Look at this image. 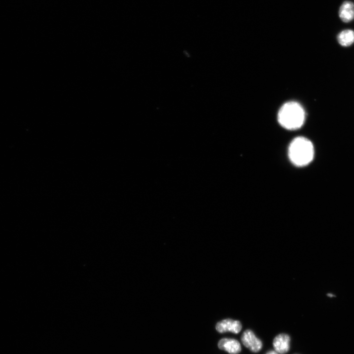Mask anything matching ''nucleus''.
I'll return each mask as SVG.
<instances>
[{
    "mask_svg": "<svg viewBox=\"0 0 354 354\" xmlns=\"http://www.w3.org/2000/svg\"><path fill=\"white\" fill-rule=\"evenodd\" d=\"M339 15L342 21L349 22L354 19V4L351 2H344L340 8Z\"/></svg>",
    "mask_w": 354,
    "mask_h": 354,
    "instance_id": "0eeeda50",
    "label": "nucleus"
},
{
    "mask_svg": "<svg viewBox=\"0 0 354 354\" xmlns=\"http://www.w3.org/2000/svg\"><path fill=\"white\" fill-rule=\"evenodd\" d=\"M241 341L245 347L253 353L259 352L263 347L262 341L257 337L251 330H246L243 333Z\"/></svg>",
    "mask_w": 354,
    "mask_h": 354,
    "instance_id": "7ed1b4c3",
    "label": "nucleus"
},
{
    "mask_svg": "<svg viewBox=\"0 0 354 354\" xmlns=\"http://www.w3.org/2000/svg\"><path fill=\"white\" fill-rule=\"evenodd\" d=\"M278 121L283 128L296 130L301 128L306 119V113L302 106L296 102H289L280 109Z\"/></svg>",
    "mask_w": 354,
    "mask_h": 354,
    "instance_id": "f257e3e1",
    "label": "nucleus"
},
{
    "mask_svg": "<svg viewBox=\"0 0 354 354\" xmlns=\"http://www.w3.org/2000/svg\"><path fill=\"white\" fill-rule=\"evenodd\" d=\"M219 348L230 354H238L241 351L240 343L233 338H223L218 343Z\"/></svg>",
    "mask_w": 354,
    "mask_h": 354,
    "instance_id": "423d86ee",
    "label": "nucleus"
},
{
    "mask_svg": "<svg viewBox=\"0 0 354 354\" xmlns=\"http://www.w3.org/2000/svg\"><path fill=\"white\" fill-rule=\"evenodd\" d=\"M266 354H279L277 352H276L275 351H270L268 352H267Z\"/></svg>",
    "mask_w": 354,
    "mask_h": 354,
    "instance_id": "1a4fd4ad",
    "label": "nucleus"
},
{
    "mask_svg": "<svg viewBox=\"0 0 354 354\" xmlns=\"http://www.w3.org/2000/svg\"><path fill=\"white\" fill-rule=\"evenodd\" d=\"M289 157L294 165L298 167L306 166L313 161L314 157L313 145L305 137H297L289 146Z\"/></svg>",
    "mask_w": 354,
    "mask_h": 354,
    "instance_id": "f03ea898",
    "label": "nucleus"
},
{
    "mask_svg": "<svg viewBox=\"0 0 354 354\" xmlns=\"http://www.w3.org/2000/svg\"><path fill=\"white\" fill-rule=\"evenodd\" d=\"M291 338L286 334H280L275 337L273 340V346L278 354H286L290 348Z\"/></svg>",
    "mask_w": 354,
    "mask_h": 354,
    "instance_id": "39448f33",
    "label": "nucleus"
},
{
    "mask_svg": "<svg viewBox=\"0 0 354 354\" xmlns=\"http://www.w3.org/2000/svg\"><path fill=\"white\" fill-rule=\"evenodd\" d=\"M216 330L220 333L231 332L239 334L242 329V325L239 321L227 319L217 323Z\"/></svg>",
    "mask_w": 354,
    "mask_h": 354,
    "instance_id": "20e7f679",
    "label": "nucleus"
},
{
    "mask_svg": "<svg viewBox=\"0 0 354 354\" xmlns=\"http://www.w3.org/2000/svg\"><path fill=\"white\" fill-rule=\"evenodd\" d=\"M338 40L343 47L350 46L354 43V32L351 30L342 31L338 35Z\"/></svg>",
    "mask_w": 354,
    "mask_h": 354,
    "instance_id": "6e6552de",
    "label": "nucleus"
}]
</instances>
